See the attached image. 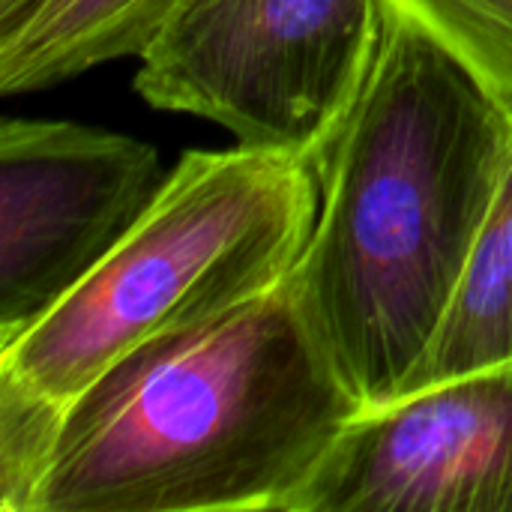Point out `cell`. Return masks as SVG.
Returning <instances> with one entry per match:
<instances>
[{"mask_svg": "<svg viewBox=\"0 0 512 512\" xmlns=\"http://www.w3.org/2000/svg\"><path fill=\"white\" fill-rule=\"evenodd\" d=\"M294 512H512V360L360 411Z\"/></svg>", "mask_w": 512, "mask_h": 512, "instance_id": "obj_6", "label": "cell"}, {"mask_svg": "<svg viewBox=\"0 0 512 512\" xmlns=\"http://www.w3.org/2000/svg\"><path fill=\"white\" fill-rule=\"evenodd\" d=\"M507 360H512V153L453 300L405 393Z\"/></svg>", "mask_w": 512, "mask_h": 512, "instance_id": "obj_8", "label": "cell"}, {"mask_svg": "<svg viewBox=\"0 0 512 512\" xmlns=\"http://www.w3.org/2000/svg\"><path fill=\"white\" fill-rule=\"evenodd\" d=\"M315 219L306 156L249 144L186 150L111 255L0 351V369L66 408L135 348L279 291Z\"/></svg>", "mask_w": 512, "mask_h": 512, "instance_id": "obj_3", "label": "cell"}, {"mask_svg": "<svg viewBox=\"0 0 512 512\" xmlns=\"http://www.w3.org/2000/svg\"><path fill=\"white\" fill-rule=\"evenodd\" d=\"M462 57L512 114V0H396Z\"/></svg>", "mask_w": 512, "mask_h": 512, "instance_id": "obj_10", "label": "cell"}, {"mask_svg": "<svg viewBox=\"0 0 512 512\" xmlns=\"http://www.w3.org/2000/svg\"><path fill=\"white\" fill-rule=\"evenodd\" d=\"M360 411L285 282L75 396L33 512H294Z\"/></svg>", "mask_w": 512, "mask_h": 512, "instance_id": "obj_2", "label": "cell"}, {"mask_svg": "<svg viewBox=\"0 0 512 512\" xmlns=\"http://www.w3.org/2000/svg\"><path fill=\"white\" fill-rule=\"evenodd\" d=\"M510 153L507 105L405 6L378 0L360 84L309 159L318 219L288 276L363 411L405 393Z\"/></svg>", "mask_w": 512, "mask_h": 512, "instance_id": "obj_1", "label": "cell"}, {"mask_svg": "<svg viewBox=\"0 0 512 512\" xmlns=\"http://www.w3.org/2000/svg\"><path fill=\"white\" fill-rule=\"evenodd\" d=\"M36 0H0V30H6L9 24H15Z\"/></svg>", "mask_w": 512, "mask_h": 512, "instance_id": "obj_11", "label": "cell"}, {"mask_svg": "<svg viewBox=\"0 0 512 512\" xmlns=\"http://www.w3.org/2000/svg\"><path fill=\"white\" fill-rule=\"evenodd\" d=\"M177 0H36L0 30V93H33L135 57Z\"/></svg>", "mask_w": 512, "mask_h": 512, "instance_id": "obj_7", "label": "cell"}, {"mask_svg": "<svg viewBox=\"0 0 512 512\" xmlns=\"http://www.w3.org/2000/svg\"><path fill=\"white\" fill-rule=\"evenodd\" d=\"M159 153L66 120L0 123V351L60 306L165 183Z\"/></svg>", "mask_w": 512, "mask_h": 512, "instance_id": "obj_5", "label": "cell"}, {"mask_svg": "<svg viewBox=\"0 0 512 512\" xmlns=\"http://www.w3.org/2000/svg\"><path fill=\"white\" fill-rule=\"evenodd\" d=\"M63 411L60 402L0 369V512H33Z\"/></svg>", "mask_w": 512, "mask_h": 512, "instance_id": "obj_9", "label": "cell"}, {"mask_svg": "<svg viewBox=\"0 0 512 512\" xmlns=\"http://www.w3.org/2000/svg\"><path fill=\"white\" fill-rule=\"evenodd\" d=\"M375 15L378 0H177L135 54V90L312 159L360 84Z\"/></svg>", "mask_w": 512, "mask_h": 512, "instance_id": "obj_4", "label": "cell"}]
</instances>
